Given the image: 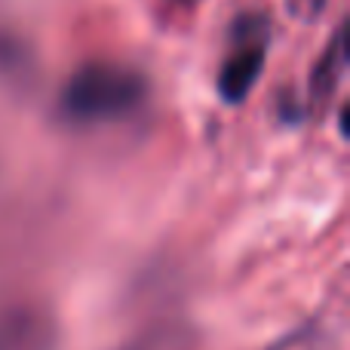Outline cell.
Returning <instances> with one entry per match:
<instances>
[{"mask_svg":"<svg viewBox=\"0 0 350 350\" xmlns=\"http://www.w3.org/2000/svg\"><path fill=\"white\" fill-rule=\"evenodd\" d=\"M148 96V80L117 62H86L71 74L62 92V111L77 123L117 120L135 111Z\"/></svg>","mask_w":350,"mask_h":350,"instance_id":"1","label":"cell"},{"mask_svg":"<svg viewBox=\"0 0 350 350\" xmlns=\"http://www.w3.org/2000/svg\"><path fill=\"white\" fill-rule=\"evenodd\" d=\"M267 53V18L240 16L234 25V53L224 59L218 74V96L230 105H240L258 83Z\"/></svg>","mask_w":350,"mask_h":350,"instance_id":"2","label":"cell"},{"mask_svg":"<svg viewBox=\"0 0 350 350\" xmlns=\"http://www.w3.org/2000/svg\"><path fill=\"white\" fill-rule=\"evenodd\" d=\"M341 77H345V28L335 31L332 43L326 46V53H323V59L317 62L314 74H310V102L314 105H323L332 98L335 86L341 83Z\"/></svg>","mask_w":350,"mask_h":350,"instance_id":"3","label":"cell"},{"mask_svg":"<svg viewBox=\"0 0 350 350\" xmlns=\"http://www.w3.org/2000/svg\"><path fill=\"white\" fill-rule=\"evenodd\" d=\"M126 350H193V335L185 326H157L135 338Z\"/></svg>","mask_w":350,"mask_h":350,"instance_id":"4","label":"cell"},{"mask_svg":"<svg viewBox=\"0 0 350 350\" xmlns=\"http://www.w3.org/2000/svg\"><path fill=\"white\" fill-rule=\"evenodd\" d=\"M329 332L323 329V320H308L304 326H295L280 341H273L267 350H323Z\"/></svg>","mask_w":350,"mask_h":350,"instance_id":"5","label":"cell"},{"mask_svg":"<svg viewBox=\"0 0 350 350\" xmlns=\"http://www.w3.org/2000/svg\"><path fill=\"white\" fill-rule=\"evenodd\" d=\"M326 3L329 0H286L292 18H298V22H317L326 10Z\"/></svg>","mask_w":350,"mask_h":350,"instance_id":"6","label":"cell"},{"mask_svg":"<svg viewBox=\"0 0 350 350\" xmlns=\"http://www.w3.org/2000/svg\"><path fill=\"white\" fill-rule=\"evenodd\" d=\"M178 3H197V0H178Z\"/></svg>","mask_w":350,"mask_h":350,"instance_id":"7","label":"cell"}]
</instances>
